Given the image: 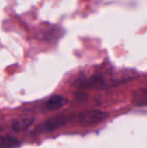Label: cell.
Returning <instances> with one entry per match:
<instances>
[{
    "label": "cell",
    "mask_w": 147,
    "mask_h": 148,
    "mask_svg": "<svg viewBox=\"0 0 147 148\" xmlns=\"http://www.w3.org/2000/svg\"><path fill=\"white\" fill-rule=\"evenodd\" d=\"M107 118V113L100 110H88L78 115V121L84 126H93L104 121Z\"/></svg>",
    "instance_id": "1"
},
{
    "label": "cell",
    "mask_w": 147,
    "mask_h": 148,
    "mask_svg": "<svg viewBox=\"0 0 147 148\" xmlns=\"http://www.w3.org/2000/svg\"><path fill=\"white\" fill-rule=\"evenodd\" d=\"M66 122V118L62 115H58L52 117L43 122L40 127H38V130L40 132H53L60 127H62Z\"/></svg>",
    "instance_id": "2"
},
{
    "label": "cell",
    "mask_w": 147,
    "mask_h": 148,
    "mask_svg": "<svg viewBox=\"0 0 147 148\" xmlns=\"http://www.w3.org/2000/svg\"><path fill=\"white\" fill-rule=\"evenodd\" d=\"M68 102V100L59 95H55L51 96L46 102L45 104V108L48 110L50 111H54V110H57L61 108H62L63 106H65Z\"/></svg>",
    "instance_id": "3"
},
{
    "label": "cell",
    "mask_w": 147,
    "mask_h": 148,
    "mask_svg": "<svg viewBox=\"0 0 147 148\" xmlns=\"http://www.w3.org/2000/svg\"><path fill=\"white\" fill-rule=\"evenodd\" d=\"M34 122V119L32 118H24V119H18L13 121L11 127L15 132H22L29 128Z\"/></svg>",
    "instance_id": "4"
},
{
    "label": "cell",
    "mask_w": 147,
    "mask_h": 148,
    "mask_svg": "<svg viewBox=\"0 0 147 148\" xmlns=\"http://www.w3.org/2000/svg\"><path fill=\"white\" fill-rule=\"evenodd\" d=\"M20 146V141L13 137H0V148H16Z\"/></svg>",
    "instance_id": "5"
},
{
    "label": "cell",
    "mask_w": 147,
    "mask_h": 148,
    "mask_svg": "<svg viewBox=\"0 0 147 148\" xmlns=\"http://www.w3.org/2000/svg\"><path fill=\"white\" fill-rule=\"evenodd\" d=\"M145 94L146 95V96H147V88H146V90H145Z\"/></svg>",
    "instance_id": "6"
},
{
    "label": "cell",
    "mask_w": 147,
    "mask_h": 148,
    "mask_svg": "<svg viewBox=\"0 0 147 148\" xmlns=\"http://www.w3.org/2000/svg\"><path fill=\"white\" fill-rule=\"evenodd\" d=\"M2 130H3V128H2V127H1V126H0V133H1V132H2Z\"/></svg>",
    "instance_id": "7"
}]
</instances>
